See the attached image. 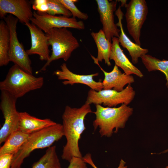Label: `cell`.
<instances>
[{
  "label": "cell",
  "mask_w": 168,
  "mask_h": 168,
  "mask_svg": "<svg viewBox=\"0 0 168 168\" xmlns=\"http://www.w3.org/2000/svg\"><path fill=\"white\" fill-rule=\"evenodd\" d=\"M92 112L90 105L86 102L78 108L68 105L65 106L62 116L64 135L66 139L61 156L63 160L69 162L73 157L82 158L79 142L86 129L84 123L85 117Z\"/></svg>",
  "instance_id": "6da1fadb"
},
{
  "label": "cell",
  "mask_w": 168,
  "mask_h": 168,
  "mask_svg": "<svg viewBox=\"0 0 168 168\" xmlns=\"http://www.w3.org/2000/svg\"><path fill=\"white\" fill-rule=\"evenodd\" d=\"M96 108L93 112L96 118L93 125L95 130L99 128L101 137H110L119 129L124 128L133 112L132 108L124 104L117 107L96 105Z\"/></svg>",
  "instance_id": "7a4b0ae2"
},
{
  "label": "cell",
  "mask_w": 168,
  "mask_h": 168,
  "mask_svg": "<svg viewBox=\"0 0 168 168\" xmlns=\"http://www.w3.org/2000/svg\"><path fill=\"white\" fill-rule=\"evenodd\" d=\"M64 136L62 124H56L30 134L27 141L14 154L11 168H20L25 158L34 150L49 147Z\"/></svg>",
  "instance_id": "3957f363"
},
{
  "label": "cell",
  "mask_w": 168,
  "mask_h": 168,
  "mask_svg": "<svg viewBox=\"0 0 168 168\" xmlns=\"http://www.w3.org/2000/svg\"><path fill=\"white\" fill-rule=\"evenodd\" d=\"M44 83L43 77H35L14 64L9 69L5 79L0 82V90L17 99L30 91L41 88Z\"/></svg>",
  "instance_id": "277c9868"
},
{
  "label": "cell",
  "mask_w": 168,
  "mask_h": 168,
  "mask_svg": "<svg viewBox=\"0 0 168 168\" xmlns=\"http://www.w3.org/2000/svg\"><path fill=\"white\" fill-rule=\"evenodd\" d=\"M49 45L52 47L49 60L37 72L44 71L53 61L63 59L67 61L72 52L79 46L77 40L66 28H53L45 33Z\"/></svg>",
  "instance_id": "5b68a950"
},
{
  "label": "cell",
  "mask_w": 168,
  "mask_h": 168,
  "mask_svg": "<svg viewBox=\"0 0 168 168\" xmlns=\"http://www.w3.org/2000/svg\"><path fill=\"white\" fill-rule=\"evenodd\" d=\"M136 92L131 84L128 85L124 89L118 91L113 89H102L99 91L90 90L86 103L91 105L102 104L105 107H115L121 104L128 105L134 99Z\"/></svg>",
  "instance_id": "8992f818"
},
{
  "label": "cell",
  "mask_w": 168,
  "mask_h": 168,
  "mask_svg": "<svg viewBox=\"0 0 168 168\" xmlns=\"http://www.w3.org/2000/svg\"><path fill=\"white\" fill-rule=\"evenodd\" d=\"M3 19L10 32V44L8 53L10 61L32 74L31 62L29 55L17 37L16 27L18 19L11 14L7 15Z\"/></svg>",
  "instance_id": "52a82bcc"
},
{
  "label": "cell",
  "mask_w": 168,
  "mask_h": 168,
  "mask_svg": "<svg viewBox=\"0 0 168 168\" xmlns=\"http://www.w3.org/2000/svg\"><path fill=\"white\" fill-rule=\"evenodd\" d=\"M125 7L128 31L135 43L141 46V30L148 12L147 2L145 0H131Z\"/></svg>",
  "instance_id": "ba28073f"
},
{
  "label": "cell",
  "mask_w": 168,
  "mask_h": 168,
  "mask_svg": "<svg viewBox=\"0 0 168 168\" xmlns=\"http://www.w3.org/2000/svg\"><path fill=\"white\" fill-rule=\"evenodd\" d=\"M17 99L7 91H1L0 109L4 123L0 130V144L5 142L9 136L18 130L19 112L16 109Z\"/></svg>",
  "instance_id": "9c48e42d"
},
{
  "label": "cell",
  "mask_w": 168,
  "mask_h": 168,
  "mask_svg": "<svg viewBox=\"0 0 168 168\" xmlns=\"http://www.w3.org/2000/svg\"><path fill=\"white\" fill-rule=\"evenodd\" d=\"M30 21L45 33L53 28H70L78 30L85 28L83 22L77 21L75 18L53 16L46 12L34 11Z\"/></svg>",
  "instance_id": "30bf717a"
},
{
  "label": "cell",
  "mask_w": 168,
  "mask_h": 168,
  "mask_svg": "<svg viewBox=\"0 0 168 168\" xmlns=\"http://www.w3.org/2000/svg\"><path fill=\"white\" fill-rule=\"evenodd\" d=\"M102 30L107 39L111 42L113 37L119 38L120 30L114 23V13L116 11L117 1L96 0Z\"/></svg>",
  "instance_id": "8fae6325"
},
{
  "label": "cell",
  "mask_w": 168,
  "mask_h": 168,
  "mask_svg": "<svg viewBox=\"0 0 168 168\" xmlns=\"http://www.w3.org/2000/svg\"><path fill=\"white\" fill-rule=\"evenodd\" d=\"M32 8L28 0H0V17L3 19L7 14H9L25 25L29 23L33 17Z\"/></svg>",
  "instance_id": "7c38bea8"
},
{
  "label": "cell",
  "mask_w": 168,
  "mask_h": 168,
  "mask_svg": "<svg viewBox=\"0 0 168 168\" xmlns=\"http://www.w3.org/2000/svg\"><path fill=\"white\" fill-rule=\"evenodd\" d=\"M61 70H57L54 72L59 80H64L62 82L64 85H73L75 84H85L91 89L97 91L103 89L102 82H96L93 77L99 75L96 73L89 75H80L73 73L68 68L66 63H63L60 66Z\"/></svg>",
  "instance_id": "4fadbf2b"
},
{
  "label": "cell",
  "mask_w": 168,
  "mask_h": 168,
  "mask_svg": "<svg viewBox=\"0 0 168 168\" xmlns=\"http://www.w3.org/2000/svg\"><path fill=\"white\" fill-rule=\"evenodd\" d=\"M29 29L31 37V46L26 50L29 55L37 54L41 61H48L50 58L49 46L48 37L42 30L32 23L25 24Z\"/></svg>",
  "instance_id": "5bb4252c"
},
{
  "label": "cell",
  "mask_w": 168,
  "mask_h": 168,
  "mask_svg": "<svg viewBox=\"0 0 168 168\" xmlns=\"http://www.w3.org/2000/svg\"><path fill=\"white\" fill-rule=\"evenodd\" d=\"M91 56L94 63L100 67L104 74V78L102 82L103 89H113L121 91L127 84H131L135 82L132 76L122 72L115 65L111 72H106L100 66L96 58L92 55Z\"/></svg>",
  "instance_id": "9a60e30c"
},
{
  "label": "cell",
  "mask_w": 168,
  "mask_h": 168,
  "mask_svg": "<svg viewBox=\"0 0 168 168\" xmlns=\"http://www.w3.org/2000/svg\"><path fill=\"white\" fill-rule=\"evenodd\" d=\"M121 7V6H119L115 12L118 19V22L116 24L117 26L119 27L120 30L119 36L118 38L119 41L120 45L127 50L131 57L133 63L136 64L138 62L139 58L147 54L148 50L147 49L142 48L140 46L133 42L126 35L122 23L124 13Z\"/></svg>",
  "instance_id": "2e32d148"
},
{
  "label": "cell",
  "mask_w": 168,
  "mask_h": 168,
  "mask_svg": "<svg viewBox=\"0 0 168 168\" xmlns=\"http://www.w3.org/2000/svg\"><path fill=\"white\" fill-rule=\"evenodd\" d=\"M110 59L112 60L115 65L123 69L128 75L135 74L140 78L143 77L142 72L131 63L120 48L118 38L113 37L112 39Z\"/></svg>",
  "instance_id": "e0dca14e"
},
{
  "label": "cell",
  "mask_w": 168,
  "mask_h": 168,
  "mask_svg": "<svg viewBox=\"0 0 168 168\" xmlns=\"http://www.w3.org/2000/svg\"><path fill=\"white\" fill-rule=\"evenodd\" d=\"M56 123L50 119H40L31 115L26 112H19L18 130L31 134Z\"/></svg>",
  "instance_id": "ac0fdd59"
},
{
  "label": "cell",
  "mask_w": 168,
  "mask_h": 168,
  "mask_svg": "<svg viewBox=\"0 0 168 168\" xmlns=\"http://www.w3.org/2000/svg\"><path fill=\"white\" fill-rule=\"evenodd\" d=\"M91 34L97 47L98 53L96 58L99 62H102L104 60L105 64L109 66H110V56L111 42L107 39L102 29L97 32H92Z\"/></svg>",
  "instance_id": "d6986e66"
},
{
  "label": "cell",
  "mask_w": 168,
  "mask_h": 168,
  "mask_svg": "<svg viewBox=\"0 0 168 168\" xmlns=\"http://www.w3.org/2000/svg\"><path fill=\"white\" fill-rule=\"evenodd\" d=\"M30 134L19 130L14 132L8 138L0 148V156L5 154H14L27 141Z\"/></svg>",
  "instance_id": "ffe728a7"
},
{
  "label": "cell",
  "mask_w": 168,
  "mask_h": 168,
  "mask_svg": "<svg viewBox=\"0 0 168 168\" xmlns=\"http://www.w3.org/2000/svg\"><path fill=\"white\" fill-rule=\"evenodd\" d=\"M10 34L8 26L4 20L0 21V66L7 65L10 62L8 53Z\"/></svg>",
  "instance_id": "44dd1931"
},
{
  "label": "cell",
  "mask_w": 168,
  "mask_h": 168,
  "mask_svg": "<svg viewBox=\"0 0 168 168\" xmlns=\"http://www.w3.org/2000/svg\"><path fill=\"white\" fill-rule=\"evenodd\" d=\"M32 168H62L55 146L48 147L44 155L33 164Z\"/></svg>",
  "instance_id": "7402d4cb"
},
{
  "label": "cell",
  "mask_w": 168,
  "mask_h": 168,
  "mask_svg": "<svg viewBox=\"0 0 168 168\" xmlns=\"http://www.w3.org/2000/svg\"><path fill=\"white\" fill-rule=\"evenodd\" d=\"M140 58L148 72L159 70L165 74L166 80V85L168 88V60H160L147 54L142 56Z\"/></svg>",
  "instance_id": "603a6c76"
},
{
  "label": "cell",
  "mask_w": 168,
  "mask_h": 168,
  "mask_svg": "<svg viewBox=\"0 0 168 168\" xmlns=\"http://www.w3.org/2000/svg\"><path fill=\"white\" fill-rule=\"evenodd\" d=\"M48 10L47 13L49 15L55 16V15H62L68 17L72 15L59 1V0H47Z\"/></svg>",
  "instance_id": "cb8c5ba5"
},
{
  "label": "cell",
  "mask_w": 168,
  "mask_h": 168,
  "mask_svg": "<svg viewBox=\"0 0 168 168\" xmlns=\"http://www.w3.org/2000/svg\"><path fill=\"white\" fill-rule=\"evenodd\" d=\"M59 1L72 13L73 17H76L86 20L88 17V15L81 11L75 5V3L77 0H59Z\"/></svg>",
  "instance_id": "d4e9b609"
},
{
  "label": "cell",
  "mask_w": 168,
  "mask_h": 168,
  "mask_svg": "<svg viewBox=\"0 0 168 168\" xmlns=\"http://www.w3.org/2000/svg\"><path fill=\"white\" fill-rule=\"evenodd\" d=\"M32 7L33 9L39 12L46 13L48 10L47 0H35Z\"/></svg>",
  "instance_id": "484cf974"
},
{
  "label": "cell",
  "mask_w": 168,
  "mask_h": 168,
  "mask_svg": "<svg viewBox=\"0 0 168 168\" xmlns=\"http://www.w3.org/2000/svg\"><path fill=\"white\" fill-rule=\"evenodd\" d=\"M13 155L5 154L0 156V168H11Z\"/></svg>",
  "instance_id": "4316f807"
},
{
  "label": "cell",
  "mask_w": 168,
  "mask_h": 168,
  "mask_svg": "<svg viewBox=\"0 0 168 168\" xmlns=\"http://www.w3.org/2000/svg\"><path fill=\"white\" fill-rule=\"evenodd\" d=\"M82 159L86 163L90 165L93 168H98L93 162L91 154L87 153L82 157ZM126 164V162L123 159H121L117 168H128L127 166L125 165Z\"/></svg>",
  "instance_id": "83f0119b"
},
{
  "label": "cell",
  "mask_w": 168,
  "mask_h": 168,
  "mask_svg": "<svg viewBox=\"0 0 168 168\" xmlns=\"http://www.w3.org/2000/svg\"><path fill=\"white\" fill-rule=\"evenodd\" d=\"M68 168H87L82 158L73 157L70 161Z\"/></svg>",
  "instance_id": "f1b7e54d"
},
{
  "label": "cell",
  "mask_w": 168,
  "mask_h": 168,
  "mask_svg": "<svg viewBox=\"0 0 168 168\" xmlns=\"http://www.w3.org/2000/svg\"><path fill=\"white\" fill-rule=\"evenodd\" d=\"M121 3V7H125V5L127 4V0H120Z\"/></svg>",
  "instance_id": "f546056e"
},
{
  "label": "cell",
  "mask_w": 168,
  "mask_h": 168,
  "mask_svg": "<svg viewBox=\"0 0 168 168\" xmlns=\"http://www.w3.org/2000/svg\"><path fill=\"white\" fill-rule=\"evenodd\" d=\"M168 152V149L165 150L161 152L159 154H162Z\"/></svg>",
  "instance_id": "4dcf8cb0"
},
{
  "label": "cell",
  "mask_w": 168,
  "mask_h": 168,
  "mask_svg": "<svg viewBox=\"0 0 168 168\" xmlns=\"http://www.w3.org/2000/svg\"><path fill=\"white\" fill-rule=\"evenodd\" d=\"M165 168H168V165L165 167Z\"/></svg>",
  "instance_id": "1f68e13d"
},
{
  "label": "cell",
  "mask_w": 168,
  "mask_h": 168,
  "mask_svg": "<svg viewBox=\"0 0 168 168\" xmlns=\"http://www.w3.org/2000/svg\"><path fill=\"white\" fill-rule=\"evenodd\" d=\"M21 168V167H20V168Z\"/></svg>",
  "instance_id": "d6a6232c"
},
{
  "label": "cell",
  "mask_w": 168,
  "mask_h": 168,
  "mask_svg": "<svg viewBox=\"0 0 168 168\" xmlns=\"http://www.w3.org/2000/svg\"><path fill=\"white\" fill-rule=\"evenodd\" d=\"M147 168H148V167H147Z\"/></svg>",
  "instance_id": "836d02e7"
}]
</instances>
